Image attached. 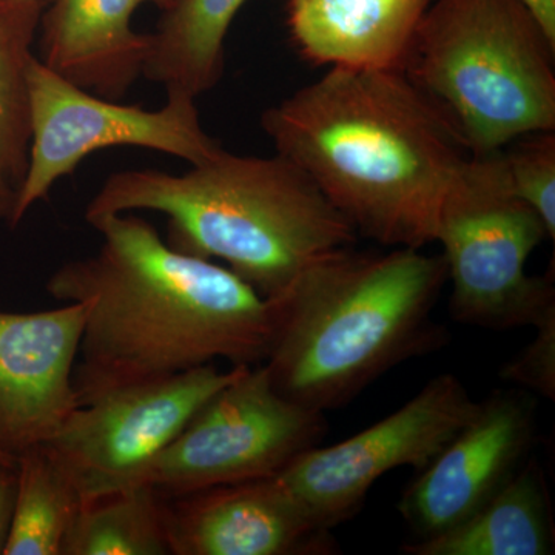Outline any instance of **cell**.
<instances>
[{
    "label": "cell",
    "mask_w": 555,
    "mask_h": 555,
    "mask_svg": "<svg viewBox=\"0 0 555 555\" xmlns=\"http://www.w3.org/2000/svg\"><path fill=\"white\" fill-rule=\"evenodd\" d=\"M90 225L101 233L100 248L47 281L51 298L87 306L75 367L80 406L218 360H268L272 305L236 273L177 250L134 214Z\"/></svg>",
    "instance_id": "cell-1"
},
{
    "label": "cell",
    "mask_w": 555,
    "mask_h": 555,
    "mask_svg": "<svg viewBox=\"0 0 555 555\" xmlns=\"http://www.w3.org/2000/svg\"><path fill=\"white\" fill-rule=\"evenodd\" d=\"M261 126L358 235L392 248L436 243L444 196L470 156L400 69L328 68L266 109Z\"/></svg>",
    "instance_id": "cell-2"
},
{
    "label": "cell",
    "mask_w": 555,
    "mask_h": 555,
    "mask_svg": "<svg viewBox=\"0 0 555 555\" xmlns=\"http://www.w3.org/2000/svg\"><path fill=\"white\" fill-rule=\"evenodd\" d=\"M448 283L443 255L422 248H339L299 273L273 309L270 379L288 400L326 414L390 369L440 349L433 310Z\"/></svg>",
    "instance_id": "cell-3"
},
{
    "label": "cell",
    "mask_w": 555,
    "mask_h": 555,
    "mask_svg": "<svg viewBox=\"0 0 555 555\" xmlns=\"http://www.w3.org/2000/svg\"><path fill=\"white\" fill-rule=\"evenodd\" d=\"M137 211L166 215L171 247L225 262L266 299L358 238L312 179L278 153L257 158L222 150L179 175L118 171L91 198L86 219Z\"/></svg>",
    "instance_id": "cell-4"
},
{
    "label": "cell",
    "mask_w": 555,
    "mask_h": 555,
    "mask_svg": "<svg viewBox=\"0 0 555 555\" xmlns=\"http://www.w3.org/2000/svg\"><path fill=\"white\" fill-rule=\"evenodd\" d=\"M555 39L525 0H433L400 72L470 155L555 130Z\"/></svg>",
    "instance_id": "cell-5"
},
{
    "label": "cell",
    "mask_w": 555,
    "mask_h": 555,
    "mask_svg": "<svg viewBox=\"0 0 555 555\" xmlns=\"http://www.w3.org/2000/svg\"><path fill=\"white\" fill-rule=\"evenodd\" d=\"M545 238V222L511 192L500 150L470 155L448 189L436 233L452 284V320L491 331L553 320V281L526 272Z\"/></svg>",
    "instance_id": "cell-6"
},
{
    "label": "cell",
    "mask_w": 555,
    "mask_h": 555,
    "mask_svg": "<svg viewBox=\"0 0 555 555\" xmlns=\"http://www.w3.org/2000/svg\"><path fill=\"white\" fill-rule=\"evenodd\" d=\"M30 149L25 177L16 190L10 225L16 228L62 178L87 156L108 147L166 153L198 166L222 152L201 124L196 100L167 94L159 109L120 104L80 89L33 57L28 68Z\"/></svg>",
    "instance_id": "cell-7"
},
{
    "label": "cell",
    "mask_w": 555,
    "mask_h": 555,
    "mask_svg": "<svg viewBox=\"0 0 555 555\" xmlns=\"http://www.w3.org/2000/svg\"><path fill=\"white\" fill-rule=\"evenodd\" d=\"M326 433L323 412L278 392L264 363L248 366L208 398L150 466L144 485L175 499L275 477Z\"/></svg>",
    "instance_id": "cell-8"
},
{
    "label": "cell",
    "mask_w": 555,
    "mask_h": 555,
    "mask_svg": "<svg viewBox=\"0 0 555 555\" xmlns=\"http://www.w3.org/2000/svg\"><path fill=\"white\" fill-rule=\"evenodd\" d=\"M246 367L208 364L116 390L76 409L42 447L83 503L137 488L208 398Z\"/></svg>",
    "instance_id": "cell-9"
},
{
    "label": "cell",
    "mask_w": 555,
    "mask_h": 555,
    "mask_svg": "<svg viewBox=\"0 0 555 555\" xmlns=\"http://www.w3.org/2000/svg\"><path fill=\"white\" fill-rule=\"evenodd\" d=\"M477 406L455 375H437L386 418L332 447L308 449L278 478L332 531L356 516L372 486L390 470L425 469Z\"/></svg>",
    "instance_id": "cell-10"
},
{
    "label": "cell",
    "mask_w": 555,
    "mask_h": 555,
    "mask_svg": "<svg viewBox=\"0 0 555 555\" xmlns=\"http://www.w3.org/2000/svg\"><path fill=\"white\" fill-rule=\"evenodd\" d=\"M535 434L537 403L528 390H495L478 401L469 422L398 500L415 540L447 532L477 513L525 465Z\"/></svg>",
    "instance_id": "cell-11"
},
{
    "label": "cell",
    "mask_w": 555,
    "mask_h": 555,
    "mask_svg": "<svg viewBox=\"0 0 555 555\" xmlns=\"http://www.w3.org/2000/svg\"><path fill=\"white\" fill-rule=\"evenodd\" d=\"M87 306L0 312V448L17 456L49 443L80 406L75 367Z\"/></svg>",
    "instance_id": "cell-12"
},
{
    "label": "cell",
    "mask_w": 555,
    "mask_h": 555,
    "mask_svg": "<svg viewBox=\"0 0 555 555\" xmlns=\"http://www.w3.org/2000/svg\"><path fill=\"white\" fill-rule=\"evenodd\" d=\"M170 555H327L331 529L275 477L164 499Z\"/></svg>",
    "instance_id": "cell-13"
},
{
    "label": "cell",
    "mask_w": 555,
    "mask_h": 555,
    "mask_svg": "<svg viewBox=\"0 0 555 555\" xmlns=\"http://www.w3.org/2000/svg\"><path fill=\"white\" fill-rule=\"evenodd\" d=\"M170 0H51L39 24V61L80 89L122 101L144 76L150 35L133 30L139 7Z\"/></svg>",
    "instance_id": "cell-14"
},
{
    "label": "cell",
    "mask_w": 555,
    "mask_h": 555,
    "mask_svg": "<svg viewBox=\"0 0 555 555\" xmlns=\"http://www.w3.org/2000/svg\"><path fill=\"white\" fill-rule=\"evenodd\" d=\"M433 0H288L298 53L328 68L400 69Z\"/></svg>",
    "instance_id": "cell-15"
},
{
    "label": "cell",
    "mask_w": 555,
    "mask_h": 555,
    "mask_svg": "<svg viewBox=\"0 0 555 555\" xmlns=\"http://www.w3.org/2000/svg\"><path fill=\"white\" fill-rule=\"evenodd\" d=\"M553 502L543 467L529 456L477 513L441 534L401 545L406 555H550Z\"/></svg>",
    "instance_id": "cell-16"
},
{
    "label": "cell",
    "mask_w": 555,
    "mask_h": 555,
    "mask_svg": "<svg viewBox=\"0 0 555 555\" xmlns=\"http://www.w3.org/2000/svg\"><path fill=\"white\" fill-rule=\"evenodd\" d=\"M247 0H170L150 35L144 76L167 94L198 100L224 73L230 25Z\"/></svg>",
    "instance_id": "cell-17"
},
{
    "label": "cell",
    "mask_w": 555,
    "mask_h": 555,
    "mask_svg": "<svg viewBox=\"0 0 555 555\" xmlns=\"http://www.w3.org/2000/svg\"><path fill=\"white\" fill-rule=\"evenodd\" d=\"M83 502L43 447L17 455L16 494L2 555H62Z\"/></svg>",
    "instance_id": "cell-18"
},
{
    "label": "cell",
    "mask_w": 555,
    "mask_h": 555,
    "mask_svg": "<svg viewBox=\"0 0 555 555\" xmlns=\"http://www.w3.org/2000/svg\"><path fill=\"white\" fill-rule=\"evenodd\" d=\"M46 7L0 0V178L17 190L30 149L28 68Z\"/></svg>",
    "instance_id": "cell-19"
},
{
    "label": "cell",
    "mask_w": 555,
    "mask_h": 555,
    "mask_svg": "<svg viewBox=\"0 0 555 555\" xmlns=\"http://www.w3.org/2000/svg\"><path fill=\"white\" fill-rule=\"evenodd\" d=\"M62 555H170L163 496L141 485L83 503Z\"/></svg>",
    "instance_id": "cell-20"
},
{
    "label": "cell",
    "mask_w": 555,
    "mask_h": 555,
    "mask_svg": "<svg viewBox=\"0 0 555 555\" xmlns=\"http://www.w3.org/2000/svg\"><path fill=\"white\" fill-rule=\"evenodd\" d=\"M503 173L511 192L545 222L555 240V134L535 131L500 149Z\"/></svg>",
    "instance_id": "cell-21"
},
{
    "label": "cell",
    "mask_w": 555,
    "mask_h": 555,
    "mask_svg": "<svg viewBox=\"0 0 555 555\" xmlns=\"http://www.w3.org/2000/svg\"><path fill=\"white\" fill-rule=\"evenodd\" d=\"M537 335L503 366L500 378L520 389L555 400V318L535 327Z\"/></svg>",
    "instance_id": "cell-22"
},
{
    "label": "cell",
    "mask_w": 555,
    "mask_h": 555,
    "mask_svg": "<svg viewBox=\"0 0 555 555\" xmlns=\"http://www.w3.org/2000/svg\"><path fill=\"white\" fill-rule=\"evenodd\" d=\"M16 480L17 460L16 462H0V555L3 554L7 537H9Z\"/></svg>",
    "instance_id": "cell-23"
},
{
    "label": "cell",
    "mask_w": 555,
    "mask_h": 555,
    "mask_svg": "<svg viewBox=\"0 0 555 555\" xmlns=\"http://www.w3.org/2000/svg\"><path fill=\"white\" fill-rule=\"evenodd\" d=\"M551 38L555 39V0H525Z\"/></svg>",
    "instance_id": "cell-24"
},
{
    "label": "cell",
    "mask_w": 555,
    "mask_h": 555,
    "mask_svg": "<svg viewBox=\"0 0 555 555\" xmlns=\"http://www.w3.org/2000/svg\"><path fill=\"white\" fill-rule=\"evenodd\" d=\"M14 198H16V189L0 178V221L2 219H10Z\"/></svg>",
    "instance_id": "cell-25"
},
{
    "label": "cell",
    "mask_w": 555,
    "mask_h": 555,
    "mask_svg": "<svg viewBox=\"0 0 555 555\" xmlns=\"http://www.w3.org/2000/svg\"><path fill=\"white\" fill-rule=\"evenodd\" d=\"M17 456L9 454V452L3 451L2 448H0V462H16Z\"/></svg>",
    "instance_id": "cell-26"
},
{
    "label": "cell",
    "mask_w": 555,
    "mask_h": 555,
    "mask_svg": "<svg viewBox=\"0 0 555 555\" xmlns=\"http://www.w3.org/2000/svg\"><path fill=\"white\" fill-rule=\"evenodd\" d=\"M27 2L40 3V5L47 7L51 2V0H27Z\"/></svg>",
    "instance_id": "cell-27"
}]
</instances>
